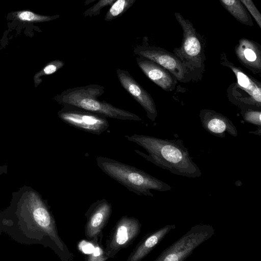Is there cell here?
<instances>
[{"instance_id":"cell-2","label":"cell","mask_w":261,"mask_h":261,"mask_svg":"<svg viewBox=\"0 0 261 261\" xmlns=\"http://www.w3.org/2000/svg\"><path fill=\"white\" fill-rule=\"evenodd\" d=\"M96 161L103 172L139 196L153 197L151 190L159 192L172 190L167 183L135 167L101 156H97Z\"/></svg>"},{"instance_id":"cell-5","label":"cell","mask_w":261,"mask_h":261,"mask_svg":"<svg viewBox=\"0 0 261 261\" xmlns=\"http://www.w3.org/2000/svg\"><path fill=\"white\" fill-rule=\"evenodd\" d=\"M174 15L182 28L183 36L181 45L174 49V54L186 67H200L204 57L202 38L189 20L178 12Z\"/></svg>"},{"instance_id":"cell-12","label":"cell","mask_w":261,"mask_h":261,"mask_svg":"<svg viewBox=\"0 0 261 261\" xmlns=\"http://www.w3.org/2000/svg\"><path fill=\"white\" fill-rule=\"evenodd\" d=\"M221 64L230 68L237 79L238 86L244 92L248 94V103L260 107L261 85L260 83L251 76L247 75L241 68L235 66L222 54Z\"/></svg>"},{"instance_id":"cell-14","label":"cell","mask_w":261,"mask_h":261,"mask_svg":"<svg viewBox=\"0 0 261 261\" xmlns=\"http://www.w3.org/2000/svg\"><path fill=\"white\" fill-rule=\"evenodd\" d=\"M175 224H168L146 233L128 255L127 261H140L145 258L172 230Z\"/></svg>"},{"instance_id":"cell-16","label":"cell","mask_w":261,"mask_h":261,"mask_svg":"<svg viewBox=\"0 0 261 261\" xmlns=\"http://www.w3.org/2000/svg\"><path fill=\"white\" fill-rule=\"evenodd\" d=\"M224 8L238 21L247 25H254L252 17L240 0H219Z\"/></svg>"},{"instance_id":"cell-11","label":"cell","mask_w":261,"mask_h":261,"mask_svg":"<svg viewBox=\"0 0 261 261\" xmlns=\"http://www.w3.org/2000/svg\"><path fill=\"white\" fill-rule=\"evenodd\" d=\"M136 61L144 74L158 86L166 91L174 89L176 79L166 69L143 57L138 56Z\"/></svg>"},{"instance_id":"cell-4","label":"cell","mask_w":261,"mask_h":261,"mask_svg":"<svg viewBox=\"0 0 261 261\" xmlns=\"http://www.w3.org/2000/svg\"><path fill=\"white\" fill-rule=\"evenodd\" d=\"M215 233L210 224L193 226L185 234L164 250L154 261H184L193 251Z\"/></svg>"},{"instance_id":"cell-17","label":"cell","mask_w":261,"mask_h":261,"mask_svg":"<svg viewBox=\"0 0 261 261\" xmlns=\"http://www.w3.org/2000/svg\"><path fill=\"white\" fill-rule=\"evenodd\" d=\"M9 19L27 23H38L49 21L60 17L59 15L48 16L39 14L30 10H19L8 14Z\"/></svg>"},{"instance_id":"cell-22","label":"cell","mask_w":261,"mask_h":261,"mask_svg":"<svg viewBox=\"0 0 261 261\" xmlns=\"http://www.w3.org/2000/svg\"><path fill=\"white\" fill-rule=\"evenodd\" d=\"M260 117V111L249 110L244 115V119L246 121L259 126L261 125Z\"/></svg>"},{"instance_id":"cell-3","label":"cell","mask_w":261,"mask_h":261,"mask_svg":"<svg viewBox=\"0 0 261 261\" xmlns=\"http://www.w3.org/2000/svg\"><path fill=\"white\" fill-rule=\"evenodd\" d=\"M104 93L103 86L90 84L67 89L57 95L55 99L62 106L80 108L110 118L136 121L142 120L139 116L133 113L114 107L106 101H100L98 97Z\"/></svg>"},{"instance_id":"cell-6","label":"cell","mask_w":261,"mask_h":261,"mask_svg":"<svg viewBox=\"0 0 261 261\" xmlns=\"http://www.w3.org/2000/svg\"><path fill=\"white\" fill-rule=\"evenodd\" d=\"M139 219L123 216L113 228L103 248L102 257L105 260L114 257L118 252L133 244L141 230Z\"/></svg>"},{"instance_id":"cell-13","label":"cell","mask_w":261,"mask_h":261,"mask_svg":"<svg viewBox=\"0 0 261 261\" xmlns=\"http://www.w3.org/2000/svg\"><path fill=\"white\" fill-rule=\"evenodd\" d=\"M200 117L203 127L210 133L218 137H224L225 133L237 137L238 132L231 120L213 110H202Z\"/></svg>"},{"instance_id":"cell-10","label":"cell","mask_w":261,"mask_h":261,"mask_svg":"<svg viewBox=\"0 0 261 261\" xmlns=\"http://www.w3.org/2000/svg\"><path fill=\"white\" fill-rule=\"evenodd\" d=\"M118 80L122 87L143 108L147 117L154 121L158 113L154 100L146 91L126 70L118 68L116 70Z\"/></svg>"},{"instance_id":"cell-15","label":"cell","mask_w":261,"mask_h":261,"mask_svg":"<svg viewBox=\"0 0 261 261\" xmlns=\"http://www.w3.org/2000/svg\"><path fill=\"white\" fill-rule=\"evenodd\" d=\"M236 55L241 63L254 73L261 71V46L246 38L239 40L235 47Z\"/></svg>"},{"instance_id":"cell-21","label":"cell","mask_w":261,"mask_h":261,"mask_svg":"<svg viewBox=\"0 0 261 261\" xmlns=\"http://www.w3.org/2000/svg\"><path fill=\"white\" fill-rule=\"evenodd\" d=\"M261 29V14L252 0H240Z\"/></svg>"},{"instance_id":"cell-7","label":"cell","mask_w":261,"mask_h":261,"mask_svg":"<svg viewBox=\"0 0 261 261\" xmlns=\"http://www.w3.org/2000/svg\"><path fill=\"white\" fill-rule=\"evenodd\" d=\"M58 114L69 125L92 134L99 135L109 127L106 117L80 108L63 106Z\"/></svg>"},{"instance_id":"cell-18","label":"cell","mask_w":261,"mask_h":261,"mask_svg":"<svg viewBox=\"0 0 261 261\" xmlns=\"http://www.w3.org/2000/svg\"><path fill=\"white\" fill-rule=\"evenodd\" d=\"M136 0H116L108 10L104 20H112L122 14L130 8Z\"/></svg>"},{"instance_id":"cell-1","label":"cell","mask_w":261,"mask_h":261,"mask_svg":"<svg viewBox=\"0 0 261 261\" xmlns=\"http://www.w3.org/2000/svg\"><path fill=\"white\" fill-rule=\"evenodd\" d=\"M125 138L143 148L148 154L138 150L135 151L160 168L188 178L199 177L202 174L180 140L162 139L137 134L125 136Z\"/></svg>"},{"instance_id":"cell-9","label":"cell","mask_w":261,"mask_h":261,"mask_svg":"<svg viewBox=\"0 0 261 261\" xmlns=\"http://www.w3.org/2000/svg\"><path fill=\"white\" fill-rule=\"evenodd\" d=\"M112 213V205L106 199L92 203L85 214L86 222L85 236L89 241H93L101 234Z\"/></svg>"},{"instance_id":"cell-19","label":"cell","mask_w":261,"mask_h":261,"mask_svg":"<svg viewBox=\"0 0 261 261\" xmlns=\"http://www.w3.org/2000/svg\"><path fill=\"white\" fill-rule=\"evenodd\" d=\"M33 216L35 221L40 226L57 233L51 216L46 208L39 207L36 208L33 212Z\"/></svg>"},{"instance_id":"cell-8","label":"cell","mask_w":261,"mask_h":261,"mask_svg":"<svg viewBox=\"0 0 261 261\" xmlns=\"http://www.w3.org/2000/svg\"><path fill=\"white\" fill-rule=\"evenodd\" d=\"M134 53L150 60L166 69L177 80L182 81L187 73L186 66L173 54L164 48L150 46H137Z\"/></svg>"},{"instance_id":"cell-20","label":"cell","mask_w":261,"mask_h":261,"mask_svg":"<svg viewBox=\"0 0 261 261\" xmlns=\"http://www.w3.org/2000/svg\"><path fill=\"white\" fill-rule=\"evenodd\" d=\"M96 1L97 2L95 4L83 13L84 16L93 17L99 15L102 9L106 6H111L116 0H85L84 5H89Z\"/></svg>"}]
</instances>
